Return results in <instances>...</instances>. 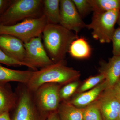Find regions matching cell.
I'll list each match as a JSON object with an SVG mask.
<instances>
[{
    "label": "cell",
    "mask_w": 120,
    "mask_h": 120,
    "mask_svg": "<svg viewBox=\"0 0 120 120\" xmlns=\"http://www.w3.org/2000/svg\"><path fill=\"white\" fill-rule=\"evenodd\" d=\"M80 76L79 71L68 67L64 60H63L39 71H34L30 80L26 86L31 92L34 93L45 84L66 85L77 81Z\"/></svg>",
    "instance_id": "1"
},
{
    "label": "cell",
    "mask_w": 120,
    "mask_h": 120,
    "mask_svg": "<svg viewBox=\"0 0 120 120\" xmlns=\"http://www.w3.org/2000/svg\"><path fill=\"white\" fill-rule=\"evenodd\" d=\"M42 34L45 48L54 63L64 60L71 43L78 38L76 34L59 24H48Z\"/></svg>",
    "instance_id": "2"
},
{
    "label": "cell",
    "mask_w": 120,
    "mask_h": 120,
    "mask_svg": "<svg viewBox=\"0 0 120 120\" xmlns=\"http://www.w3.org/2000/svg\"><path fill=\"white\" fill-rule=\"evenodd\" d=\"M42 15L41 0L11 1L7 9L0 15V25L11 26L26 19Z\"/></svg>",
    "instance_id": "3"
},
{
    "label": "cell",
    "mask_w": 120,
    "mask_h": 120,
    "mask_svg": "<svg viewBox=\"0 0 120 120\" xmlns=\"http://www.w3.org/2000/svg\"><path fill=\"white\" fill-rule=\"evenodd\" d=\"M48 24L46 17L43 15L40 17L26 19L11 26L0 25V34L10 35L25 43L41 36Z\"/></svg>",
    "instance_id": "4"
},
{
    "label": "cell",
    "mask_w": 120,
    "mask_h": 120,
    "mask_svg": "<svg viewBox=\"0 0 120 120\" xmlns=\"http://www.w3.org/2000/svg\"><path fill=\"white\" fill-rule=\"evenodd\" d=\"M120 11L115 9L103 13L93 12L91 22L86 26L92 30V38L101 43L111 42Z\"/></svg>",
    "instance_id": "5"
},
{
    "label": "cell",
    "mask_w": 120,
    "mask_h": 120,
    "mask_svg": "<svg viewBox=\"0 0 120 120\" xmlns=\"http://www.w3.org/2000/svg\"><path fill=\"white\" fill-rule=\"evenodd\" d=\"M33 94L26 86L20 90L13 120H44V116H48L49 113L42 112L38 107Z\"/></svg>",
    "instance_id": "6"
},
{
    "label": "cell",
    "mask_w": 120,
    "mask_h": 120,
    "mask_svg": "<svg viewBox=\"0 0 120 120\" xmlns=\"http://www.w3.org/2000/svg\"><path fill=\"white\" fill-rule=\"evenodd\" d=\"M61 86L57 84H45L34 93L36 104L42 112L49 113L57 110L61 101Z\"/></svg>",
    "instance_id": "7"
},
{
    "label": "cell",
    "mask_w": 120,
    "mask_h": 120,
    "mask_svg": "<svg viewBox=\"0 0 120 120\" xmlns=\"http://www.w3.org/2000/svg\"><path fill=\"white\" fill-rule=\"evenodd\" d=\"M24 44L26 50L24 62L32 67L34 71H37L38 68H43L54 63L47 55L41 36Z\"/></svg>",
    "instance_id": "8"
},
{
    "label": "cell",
    "mask_w": 120,
    "mask_h": 120,
    "mask_svg": "<svg viewBox=\"0 0 120 120\" xmlns=\"http://www.w3.org/2000/svg\"><path fill=\"white\" fill-rule=\"evenodd\" d=\"M60 25L78 34L86 25L71 0H60Z\"/></svg>",
    "instance_id": "9"
},
{
    "label": "cell",
    "mask_w": 120,
    "mask_h": 120,
    "mask_svg": "<svg viewBox=\"0 0 120 120\" xmlns=\"http://www.w3.org/2000/svg\"><path fill=\"white\" fill-rule=\"evenodd\" d=\"M103 120H117L120 110V97L113 88H106L97 100Z\"/></svg>",
    "instance_id": "10"
},
{
    "label": "cell",
    "mask_w": 120,
    "mask_h": 120,
    "mask_svg": "<svg viewBox=\"0 0 120 120\" xmlns=\"http://www.w3.org/2000/svg\"><path fill=\"white\" fill-rule=\"evenodd\" d=\"M0 48L11 57L25 63L24 44L19 39L10 35L0 34Z\"/></svg>",
    "instance_id": "11"
},
{
    "label": "cell",
    "mask_w": 120,
    "mask_h": 120,
    "mask_svg": "<svg viewBox=\"0 0 120 120\" xmlns=\"http://www.w3.org/2000/svg\"><path fill=\"white\" fill-rule=\"evenodd\" d=\"M101 64L99 73L104 75L107 88L113 87L120 79V56H113L108 62Z\"/></svg>",
    "instance_id": "12"
},
{
    "label": "cell",
    "mask_w": 120,
    "mask_h": 120,
    "mask_svg": "<svg viewBox=\"0 0 120 120\" xmlns=\"http://www.w3.org/2000/svg\"><path fill=\"white\" fill-rule=\"evenodd\" d=\"M106 88L107 86L104 80L94 88L80 93L70 102L76 107L84 108L96 101Z\"/></svg>",
    "instance_id": "13"
},
{
    "label": "cell",
    "mask_w": 120,
    "mask_h": 120,
    "mask_svg": "<svg viewBox=\"0 0 120 120\" xmlns=\"http://www.w3.org/2000/svg\"><path fill=\"white\" fill-rule=\"evenodd\" d=\"M34 71H20L7 68L0 65V83L6 84L9 82H19L26 85Z\"/></svg>",
    "instance_id": "14"
},
{
    "label": "cell",
    "mask_w": 120,
    "mask_h": 120,
    "mask_svg": "<svg viewBox=\"0 0 120 120\" xmlns=\"http://www.w3.org/2000/svg\"><path fill=\"white\" fill-rule=\"evenodd\" d=\"M68 52L72 57L79 59H86L91 55L92 49L86 38H77L71 43Z\"/></svg>",
    "instance_id": "15"
},
{
    "label": "cell",
    "mask_w": 120,
    "mask_h": 120,
    "mask_svg": "<svg viewBox=\"0 0 120 120\" xmlns=\"http://www.w3.org/2000/svg\"><path fill=\"white\" fill-rule=\"evenodd\" d=\"M5 84L0 83V114L9 112L17 105V96Z\"/></svg>",
    "instance_id": "16"
},
{
    "label": "cell",
    "mask_w": 120,
    "mask_h": 120,
    "mask_svg": "<svg viewBox=\"0 0 120 120\" xmlns=\"http://www.w3.org/2000/svg\"><path fill=\"white\" fill-rule=\"evenodd\" d=\"M57 111L60 120H83V108L76 107L70 102L60 103Z\"/></svg>",
    "instance_id": "17"
},
{
    "label": "cell",
    "mask_w": 120,
    "mask_h": 120,
    "mask_svg": "<svg viewBox=\"0 0 120 120\" xmlns=\"http://www.w3.org/2000/svg\"><path fill=\"white\" fill-rule=\"evenodd\" d=\"M43 15L47 19L48 24H60V0H42Z\"/></svg>",
    "instance_id": "18"
},
{
    "label": "cell",
    "mask_w": 120,
    "mask_h": 120,
    "mask_svg": "<svg viewBox=\"0 0 120 120\" xmlns=\"http://www.w3.org/2000/svg\"><path fill=\"white\" fill-rule=\"evenodd\" d=\"M92 11L103 13L115 9L120 10V0H88Z\"/></svg>",
    "instance_id": "19"
},
{
    "label": "cell",
    "mask_w": 120,
    "mask_h": 120,
    "mask_svg": "<svg viewBox=\"0 0 120 120\" xmlns=\"http://www.w3.org/2000/svg\"><path fill=\"white\" fill-rule=\"evenodd\" d=\"M83 120H103L97 101L83 108Z\"/></svg>",
    "instance_id": "20"
},
{
    "label": "cell",
    "mask_w": 120,
    "mask_h": 120,
    "mask_svg": "<svg viewBox=\"0 0 120 120\" xmlns=\"http://www.w3.org/2000/svg\"><path fill=\"white\" fill-rule=\"evenodd\" d=\"M105 80L104 75L99 73L98 75L90 76L85 80L79 89V93H82L94 88Z\"/></svg>",
    "instance_id": "21"
},
{
    "label": "cell",
    "mask_w": 120,
    "mask_h": 120,
    "mask_svg": "<svg viewBox=\"0 0 120 120\" xmlns=\"http://www.w3.org/2000/svg\"><path fill=\"white\" fill-rule=\"evenodd\" d=\"M0 63L9 66L17 67V66H26L33 71L32 67L27 64L21 62L11 57L4 52L0 48Z\"/></svg>",
    "instance_id": "22"
},
{
    "label": "cell",
    "mask_w": 120,
    "mask_h": 120,
    "mask_svg": "<svg viewBox=\"0 0 120 120\" xmlns=\"http://www.w3.org/2000/svg\"><path fill=\"white\" fill-rule=\"evenodd\" d=\"M72 1L82 19L92 11V8L88 0H72Z\"/></svg>",
    "instance_id": "23"
},
{
    "label": "cell",
    "mask_w": 120,
    "mask_h": 120,
    "mask_svg": "<svg viewBox=\"0 0 120 120\" xmlns=\"http://www.w3.org/2000/svg\"><path fill=\"white\" fill-rule=\"evenodd\" d=\"M79 85V82L75 81L68 84L61 88L60 91L61 100H66L71 97L77 90Z\"/></svg>",
    "instance_id": "24"
},
{
    "label": "cell",
    "mask_w": 120,
    "mask_h": 120,
    "mask_svg": "<svg viewBox=\"0 0 120 120\" xmlns=\"http://www.w3.org/2000/svg\"><path fill=\"white\" fill-rule=\"evenodd\" d=\"M112 41L113 56H120V27L115 29Z\"/></svg>",
    "instance_id": "25"
},
{
    "label": "cell",
    "mask_w": 120,
    "mask_h": 120,
    "mask_svg": "<svg viewBox=\"0 0 120 120\" xmlns=\"http://www.w3.org/2000/svg\"><path fill=\"white\" fill-rule=\"evenodd\" d=\"M11 2V0H0V15L4 13Z\"/></svg>",
    "instance_id": "26"
},
{
    "label": "cell",
    "mask_w": 120,
    "mask_h": 120,
    "mask_svg": "<svg viewBox=\"0 0 120 120\" xmlns=\"http://www.w3.org/2000/svg\"><path fill=\"white\" fill-rule=\"evenodd\" d=\"M46 120H60L57 110L50 113Z\"/></svg>",
    "instance_id": "27"
},
{
    "label": "cell",
    "mask_w": 120,
    "mask_h": 120,
    "mask_svg": "<svg viewBox=\"0 0 120 120\" xmlns=\"http://www.w3.org/2000/svg\"><path fill=\"white\" fill-rule=\"evenodd\" d=\"M112 88H113L116 94L120 97V79Z\"/></svg>",
    "instance_id": "28"
},
{
    "label": "cell",
    "mask_w": 120,
    "mask_h": 120,
    "mask_svg": "<svg viewBox=\"0 0 120 120\" xmlns=\"http://www.w3.org/2000/svg\"><path fill=\"white\" fill-rule=\"evenodd\" d=\"M0 120H11L9 112H5L0 114Z\"/></svg>",
    "instance_id": "29"
},
{
    "label": "cell",
    "mask_w": 120,
    "mask_h": 120,
    "mask_svg": "<svg viewBox=\"0 0 120 120\" xmlns=\"http://www.w3.org/2000/svg\"><path fill=\"white\" fill-rule=\"evenodd\" d=\"M117 23L119 26H120V13H119V15H118L117 22Z\"/></svg>",
    "instance_id": "30"
},
{
    "label": "cell",
    "mask_w": 120,
    "mask_h": 120,
    "mask_svg": "<svg viewBox=\"0 0 120 120\" xmlns=\"http://www.w3.org/2000/svg\"><path fill=\"white\" fill-rule=\"evenodd\" d=\"M117 120H120V112H119V115H118V119Z\"/></svg>",
    "instance_id": "31"
}]
</instances>
